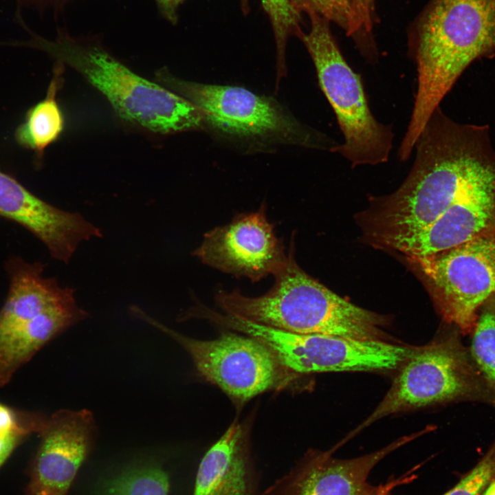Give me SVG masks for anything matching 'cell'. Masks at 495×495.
<instances>
[{"instance_id": "obj_4", "label": "cell", "mask_w": 495, "mask_h": 495, "mask_svg": "<svg viewBox=\"0 0 495 495\" xmlns=\"http://www.w3.org/2000/svg\"><path fill=\"white\" fill-rule=\"evenodd\" d=\"M263 295L250 297L235 289H219L214 299L226 314L297 333H318L366 340H385L386 319L337 295L296 263L291 243L285 265Z\"/></svg>"}, {"instance_id": "obj_8", "label": "cell", "mask_w": 495, "mask_h": 495, "mask_svg": "<svg viewBox=\"0 0 495 495\" xmlns=\"http://www.w3.org/2000/svg\"><path fill=\"white\" fill-rule=\"evenodd\" d=\"M162 86L194 104L215 129L228 134L249 138L280 137L314 148L331 150L334 140L302 127L275 102L239 87L190 82L166 69L155 74Z\"/></svg>"}, {"instance_id": "obj_6", "label": "cell", "mask_w": 495, "mask_h": 495, "mask_svg": "<svg viewBox=\"0 0 495 495\" xmlns=\"http://www.w3.org/2000/svg\"><path fill=\"white\" fill-rule=\"evenodd\" d=\"M480 402L495 408V397L459 336H443L418 347L404 363L372 413L348 436L383 417L433 404Z\"/></svg>"}, {"instance_id": "obj_23", "label": "cell", "mask_w": 495, "mask_h": 495, "mask_svg": "<svg viewBox=\"0 0 495 495\" xmlns=\"http://www.w3.org/2000/svg\"><path fill=\"white\" fill-rule=\"evenodd\" d=\"M300 12H313L332 21L349 33L353 19L352 0H290Z\"/></svg>"}, {"instance_id": "obj_3", "label": "cell", "mask_w": 495, "mask_h": 495, "mask_svg": "<svg viewBox=\"0 0 495 495\" xmlns=\"http://www.w3.org/2000/svg\"><path fill=\"white\" fill-rule=\"evenodd\" d=\"M417 72L412 120L424 124L465 69L495 50V0H429L408 32Z\"/></svg>"}, {"instance_id": "obj_11", "label": "cell", "mask_w": 495, "mask_h": 495, "mask_svg": "<svg viewBox=\"0 0 495 495\" xmlns=\"http://www.w3.org/2000/svg\"><path fill=\"white\" fill-rule=\"evenodd\" d=\"M192 255L205 265L253 283L274 276L288 258L267 219L265 204L206 233Z\"/></svg>"}, {"instance_id": "obj_9", "label": "cell", "mask_w": 495, "mask_h": 495, "mask_svg": "<svg viewBox=\"0 0 495 495\" xmlns=\"http://www.w3.org/2000/svg\"><path fill=\"white\" fill-rule=\"evenodd\" d=\"M410 260L424 274L444 320L471 334L478 309L495 294V232Z\"/></svg>"}, {"instance_id": "obj_28", "label": "cell", "mask_w": 495, "mask_h": 495, "mask_svg": "<svg viewBox=\"0 0 495 495\" xmlns=\"http://www.w3.org/2000/svg\"><path fill=\"white\" fill-rule=\"evenodd\" d=\"M415 478L414 475L408 476L406 475L399 478H392L388 483L384 484L383 489L381 490L379 495H391V491L397 485L401 484H405L411 481Z\"/></svg>"}, {"instance_id": "obj_7", "label": "cell", "mask_w": 495, "mask_h": 495, "mask_svg": "<svg viewBox=\"0 0 495 495\" xmlns=\"http://www.w3.org/2000/svg\"><path fill=\"white\" fill-rule=\"evenodd\" d=\"M217 322L258 340L281 365L302 374L393 370L418 348L384 340L288 332L227 314H219Z\"/></svg>"}, {"instance_id": "obj_21", "label": "cell", "mask_w": 495, "mask_h": 495, "mask_svg": "<svg viewBox=\"0 0 495 495\" xmlns=\"http://www.w3.org/2000/svg\"><path fill=\"white\" fill-rule=\"evenodd\" d=\"M471 334V358L495 397V302L482 309Z\"/></svg>"}, {"instance_id": "obj_29", "label": "cell", "mask_w": 495, "mask_h": 495, "mask_svg": "<svg viewBox=\"0 0 495 495\" xmlns=\"http://www.w3.org/2000/svg\"><path fill=\"white\" fill-rule=\"evenodd\" d=\"M483 495H495V479L487 486Z\"/></svg>"}, {"instance_id": "obj_26", "label": "cell", "mask_w": 495, "mask_h": 495, "mask_svg": "<svg viewBox=\"0 0 495 495\" xmlns=\"http://www.w3.org/2000/svg\"><path fill=\"white\" fill-rule=\"evenodd\" d=\"M25 436L13 432H0V466Z\"/></svg>"}, {"instance_id": "obj_1", "label": "cell", "mask_w": 495, "mask_h": 495, "mask_svg": "<svg viewBox=\"0 0 495 495\" xmlns=\"http://www.w3.org/2000/svg\"><path fill=\"white\" fill-rule=\"evenodd\" d=\"M459 127L437 109L419 136L406 179L368 214V232L387 245L426 228L495 166L468 150Z\"/></svg>"}, {"instance_id": "obj_25", "label": "cell", "mask_w": 495, "mask_h": 495, "mask_svg": "<svg viewBox=\"0 0 495 495\" xmlns=\"http://www.w3.org/2000/svg\"><path fill=\"white\" fill-rule=\"evenodd\" d=\"M20 8L32 9L39 13L47 11L54 14L61 13L67 6L75 0H12Z\"/></svg>"}, {"instance_id": "obj_22", "label": "cell", "mask_w": 495, "mask_h": 495, "mask_svg": "<svg viewBox=\"0 0 495 495\" xmlns=\"http://www.w3.org/2000/svg\"><path fill=\"white\" fill-rule=\"evenodd\" d=\"M495 479V439L476 465L442 495H483Z\"/></svg>"}, {"instance_id": "obj_27", "label": "cell", "mask_w": 495, "mask_h": 495, "mask_svg": "<svg viewBox=\"0 0 495 495\" xmlns=\"http://www.w3.org/2000/svg\"><path fill=\"white\" fill-rule=\"evenodd\" d=\"M185 0H155L162 16L173 25L178 21L177 10Z\"/></svg>"}, {"instance_id": "obj_24", "label": "cell", "mask_w": 495, "mask_h": 495, "mask_svg": "<svg viewBox=\"0 0 495 495\" xmlns=\"http://www.w3.org/2000/svg\"><path fill=\"white\" fill-rule=\"evenodd\" d=\"M375 0H352L353 19L351 29L347 34L357 40L361 33L369 34L375 21Z\"/></svg>"}, {"instance_id": "obj_12", "label": "cell", "mask_w": 495, "mask_h": 495, "mask_svg": "<svg viewBox=\"0 0 495 495\" xmlns=\"http://www.w3.org/2000/svg\"><path fill=\"white\" fill-rule=\"evenodd\" d=\"M96 432L94 415L87 409H61L47 417L38 432L41 442L25 495H67Z\"/></svg>"}, {"instance_id": "obj_19", "label": "cell", "mask_w": 495, "mask_h": 495, "mask_svg": "<svg viewBox=\"0 0 495 495\" xmlns=\"http://www.w3.org/2000/svg\"><path fill=\"white\" fill-rule=\"evenodd\" d=\"M169 478L157 463L129 467L104 481L100 495H168Z\"/></svg>"}, {"instance_id": "obj_13", "label": "cell", "mask_w": 495, "mask_h": 495, "mask_svg": "<svg viewBox=\"0 0 495 495\" xmlns=\"http://www.w3.org/2000/svg\"><path fill=\"white\" fill-rule=\"evenodd\" d=\"M423 434L404 436L377 451L353 459L332 456L340 443L327 451H309L262 495H379L384 484H371V471L390 452Z\"/></svg>"}, {"instance_id": "obj_16", "label": "cell", "mask_w": 495, "mask_h": 495, "mask_svg": "<svg viewBox=\"0 0 495 495\" xmlns=\"http://www.w3.org/2000/svg\"><path fill=\"white\" fill-rule=\"evenodd\" d=\"M192 495H257L254 468L241 425H230L204 454Z\"/></svg>"}, {"instance_id": "obj_17", "label": "cell", "mask_w": 495, "mask_h": 495, "mask_svg": "<svg viewBox=\"0 0 495 495\" xmlns=\"http://www.w3.org/2000/svg\"><path fill=\"white\" fill-rule=\"evenodd\" d=\"M89 314L76 299L55 306L0 336V387L45 344Z\"/></svg>"}, {"instance_id": "obj_10", "label": "cell", "mask_w": 495, "mask_h": 495, "mask_svg": "<svg viewBox=\"0 0 495 495\" xmlns=\"http://www.w3.org/2000/svg\"><path fill=\"white\" fill-rule=\"evenodd\" d=\"M129 311L179 343L201 376L237 401L245 402L277 382L280 364L269 348L252 337L225 333L213 340H196L168 327L137 305Z\"/></svg>"}, {"instance_id": "obj_15", "label": "cell", "mask_w": 495, "mask_h": 495, "mask_svg": "<svg viewBox=\"0 0 495 495\" xmlns=\"http://www.w3.org/2000/svg\"><path fill=\"white\" fill-rule=\"evenodd\" d=\"M9 280L0 309V336L63 302L76 299L75 289L43 276L45 264L12 256L5 263Z\"/></svg>"}, {"instance_id": "obj_14", "label": "cell", "mask_w": 495, "mask_h": 495, "mask_svg": "<svg viewBox=\"0 0 495 495\" xmlns=\"http://www.w3.org/2000/svg\"><path fill=\"white\" fill-rule=\"evenodd\" d=\"M495 214V170L465 192L432 223L386 247L408 258L424 257L461 245L488 230Z\"/></svg>"}, {"instance_id": "obj_5", "label": "cell", "mask_w": 495, "mask_h": 495, "mask_svg": "<svg viewBox=\"0 0 495 495\" xmlns=\"http://www.w3.org/2000/svg\"><path fill=\"white\" fill-rule=\"evenodd\" d=\"M311 28L299 38L314 63L318 83L332 107L344 136L331 152L348 160L353 167L386 162L393 148L391 126L373 115L360 75L347 63L329 28V21L309 12Z\"/></svg>"}, {"instance_id": "obj_2", "label": "cell", "mask_w": 495, "mask_h": 495, "mask_svg": "<svg viewBox=\"0 0 495 495\" xmlns=\"http://www.w3.org/2000/svg\"><path fill=\"white\" fill-rule=\"evenodd\" d=\"M25 41L14 46L43 52L56 62L80 74L109 102L124 121L156 134H171L199 129L204 120L191 102L159 83L138 75L112 54L96 36L75 37L58 28L48 39L30 30Z\"/></svg>"}, {"instance_id": "obj_18", "label": "cell", "mask_w": 495, "mask_h": 495, "mask_svg": "<svg viewBox=\"0 0 495 495\" xmlns=\"http://www.w3.org/2000/svg\"><path fill=\"white\" fill-rule=\"evenodd\" d=\"M64 65L56 62L53 77L45 98L31 107L25 120L15 131L16 142L42 157L45 150L56 142L65 127V118L56 96L63 84Z\"/></svg>"}, {"instance_id": "obj_20", "label": "cell", "mask_w": 495, "mask_h": 495, "mask_svg": "<svg viewBox=\"0 0 495 495\" xmlns=\"http://www.w3.org/2000/svg\"><path fill=\"white\" fill-rule=\"evenodd\" d=\"M244 14L249 11L248 0H241ZM274 32L276 46L277 84L286 76V46L291 36L299 38L303 32L300 28L301 13L292 5L290 0H261Z\"/></svg>"}]
</instances>
